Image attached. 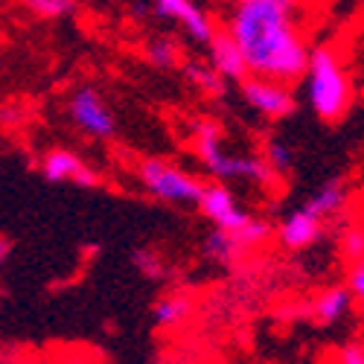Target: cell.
<instances>
[{"mask_svg": "<svg viewBox=\"0 0 364 364\" xmlns=\"http://www.w3.org/2000/svg\"><path fill=\"white\" fill-rule=\"evenodd\" d=\"M300 0H242L225 18L251 76L294 85L309 62V38L297 21Z\"/></svg>", "mask_w": 364, "mask_h": 364, "instance_id": "1", "label": "cell"}, {"mask_svg": "<svg viewBox=\"0 0 364 364\" xmlns=\"http://www.w3.org/2000/svg\"><path fill=\"white\" fill-rule=\"evenodd\" d=\"M303 94L312 114L326 126H338L355 105V85L350 68L338 47L318 44L309 50V62L303 70Z\"/></svg>", "mask_w": 364, "mask_h": 364, "instance_id": "2", "label": "cell"}, {"mask_svg": "<svg viewBox=\"0 0 364 364\" xmlns=\"http://www.w3.org/2000/svg\"><path fill=\"white\" fill-rule=\"evenodd\" d=\"M134 175L149 198L169 207H196L204 193V178L166 158H143Z\"/></svg>", "mask_w": 364, "mask_h": 364, "instance_id": "3", "label": "cell"}, {"mask_svg": "<svg viewBox=\"0 0 364 364\" xmlns=\"http://www.w3.org/2000/svg\"><path fill=\"white\" fill-rule=\"evenodd\" d=\"M68 117L79 134L90 140H114L117 137V114L102 90L94 85H79L68 97Z\"/></svg>", "mask_w": 364, "mask_h": 364, "instance_id": "4", "label": "cell"}, {"mask_svg": "<svg viewBox=\"0 0 364 364\" xmlns=\"http://www.w3.org/2000/svg\"><path fill=\"white\" fill-rule=\"evenodd\" d=\"M239 97L254 114H259L268 123H280V119L291 117L297 111V97H294V85L274 82L265 76H245L239 85Z\"/></svg>", "mask_w": 364, "mask_h": 364, "instance_id": "5", "label": "cell"}, {"mask_svg": "<svg viewBox=\"0 0 364 364\" xmlns=\"http://www.w3.org/2000/svg\"><path fill=\"white\" fill-rule=\"evenodd\" d=\"M207 175L213 181H245V184L265 190V193H277L283 178L268 166V161L259 151H248V155H236V151H222V155L204 166Z\"/></svg>", "mask_w": 364, "mask_h": 364, "instance_id": "6", "label": "cell"}, {"mask_svg": "<svg viewBox=\"0 0 364 364\" xmlns=\"http://www.w3.org/2000/svg\"><path fill=\"white\" fill-rule=\"evenodd\" d=\"M196 210L213 228L228 230V233H239L254 219L251 210H245L239 204V198L228 187V181H204V193H201Z\"/></svg>", "mask_w": 364, "mask_h": 364, "instance_id": "7", "label": "cell"}, {"mask_svg": "<svg viewBox=\"0 0 364 364\" xmlns=\"http://www.w3.org/2000/svg\"><path fill=\"white\" fill-rule=\"evenodd\" d=\"M149 12L155 18H164L175 26H181L187 41L204 47L216 36V21L198 0H149Z\"/></svg>", "mask_w": 364, "mask_h": 364, "instance_id": "8", "label": "cell"}, {"mask_svg": "<svg viewBox=\"0 0 364 364\" xmlns=\"http://www.w3.org/2000/svg\"><path fill=\"white\" fill-rule=\"evenodd\" d=\"M38 172L50 184H73V187H85V190L102 187V175L85 158H79L73 149H65V146L44 151L38 161Z\"/></svg>", "mask_w": 364, "mask_h": 364, "instance_id": "9", "label": "cell"}, {"mask_svg": "<svg viewBox=\"0 0 364 364\" xmlns=\"http://www.w3.org/2000/svg\"><path fill=\"white\" fill-rule=\"evenodd\" d=\"M326 233V222L318 219L315 213H309L306 207H294L280 219V225L274 228V239L277 245L289 254H303V251H312L318 242Z\"/></svg>", "mask_w": 364, "mask_h": 364, "instance_id": "10", "label": "cell"}, {"mask_svg": "<svg viewBox=\"0 0 364 364\" xmlns=\"http://www.w3.org/2000/svg\"><path fill=\"white\" fill-rule=\"evenodd\" d=\"M353 297H350V289L344 283H332V286H323L306 306V315L312 323L318 326H338L341 321L350 318L353 312Z\"/></svg>", "mask_w": 364, "mask_h": 364, "instance_id": "11", "label": "cell"}, {"mask_svg": "<svg viewBox=\"0 0 364 364\" xmlns=\"http://www.w3.org/2000/svg\"><path fill=\"white\" fill-rule=\"evenodd\" d=\"M204 47H207V65L213 68L222 79H228L230 85H239L242 79L248 76L245 58H242L236 41L225 33V29H216V36L210 38Z\"/></svg>", "mask_w": 364, "mask_h": 364, "instance_id": "12", "label": "cell"}, {"mask_svg": "<svg viewBox=\"0 0 364 364\" xmlns=\"http://www.w3.org/2000/svg\"><path fill=\"white\" fill-rule=\"evenodd\" d=\"M193 315H196V300L190 291H164L151 303V323L164 332L184 326Z\"/></svg>", "mask_w": 364, "mask_h": 364, "instance_id": "13", "label": "cell"}, {"mask_svg": "<svg viewBox=\"0 0 364 364\" xmlns=\"http://www.w3.org/2000/svg\"><path fill=\"white\" fill-rule=\"evenodd\" d=\"M347 201H350V181L336 175V178H326L323 184L306 201H303V207H306L309 213H315L318 219L329 222V219H336L341 210L347 207Z\"/></svg>", "mask_w": 364, "mask_h": 364, "instance_id": "14", "label": "cell"}, {"mask_svg": "<svg viewBox=\"0 0 364 364\" xmlns=\"http://www.w3.org/2000/svg\"><path fill=\"white\" fill-rule=\"evenodd\" d=\"M193 149H196L201 166L213 164L222 151L228 149V132L222 126V119H216V117H198V119H193Z\"/></svg>", "mask_w": 364, "mask_h": 364, "instance_id": "15", "label": "cell"}, {"mask_svg": "<svg viewBox=\"0 0 364 364\" xmlns=\"http://www.w3.org/2000/svg\"><path fill=\"white\" fill-rule=\"evenodd\" d=\"M181 76H184V82L187 85H193L201 97H207V100H228V94H230V82L228 79H222L213 68H210L207 62H198V58H184L181 62Z\"/></svg>", "mask_w": 364, "mask_h": 364, "instance_id": "16", "label": "cell"}, {"mask_svg": "<svg viewBox=\"0 0 364 364\" xmlns=\"http://www.w3.org/2000/svg\"><path fill=\"white\" fill-rule=\"evenodd\" d=\"M201 251L210 262H216L222 268H236L242 259L248 257L245 245L236 239V233H228V230H219V228H210V233L201 242Z\"/></svg>", "mask_w": 364, "mask_h": 364, "instance_id": "17", "label": "cell"}, {"mask_svg": "<svg viewBox=\"0 0 364 364\" xmlns=\"http://www.w3.org/2000/svg\"><path fill=\"white\" fill-rule=\"evenodd\" d=\"M143 58H146V65L155 70H178L181 62H184V41L169 33L151 36L143 47Z\"/></svg>", "mask_w": 364, "mask_h": 364, "instance_id": "18", "label": "cell"}, {"mask_svg": "<svg viewBox=\"0 0 364 364\" xmlns=\"http://www.w3.org/2000/svg\"><path fill=\"white\" fill-rule=\"evenodd\" d=\"M132 265L137 268V274H143L151 283H161L169 274V262L155 245H137L132 251Z\"/></svg>", "mask_w": 364, "mask_h": 364, "instance_id": "19", "label": "cell"}, {"mask_svg": "<svg viewBox=\"0 0 364 364\" xmlns=\"http://www.w3.org/2000/svg\"><path fill=\"white\" fill-rule=\"evenodd\" d=\"M21 6L38 21H65L79 12V0H21Z\"/></svg>", "mask_w": 364, "mask_h": 364, "instance_id": "20", "label": "cell"}, {"mask_svg": "<svg viewBox=\"0 0 364 364\" xmlns=\"http://www.w3.org/2000/svg\"><path fill=\"white\" fill-rule=\"evenodd\" d=\"M259 155L268 161V166L274 169L280 178H289V175H291V169H294V164H297L294 149H291L286 140H280V137H268Z\"/></svg>", "mask_w": 364, "mask_h": 364, "instance_id": "21", "label": "cell"}, {"mask_svg": "<svg viewBox=\"0 0 364 364\" xmlns=\"http://www.w3.org/2000/svg\"><path fill=\"white\" fill-rule=\"evenodd\" d=\"M336 251H338V259L344 265H350V262L364 257V225L361 222H350V225H344L338 230Z\"/></svg>", "mask_w": 364, "mask_h": 364, "instance_id": "22", "label": "cell"}, {"mask_svg": "<svg viewBox=\"0 0 364 364\" xmlns=\"http://www.w3.org/2000/svg\"><path fill=\"white\" fill-rule=\"evenodd\" d=\"M236 239L245 245V251L251 254V251H257V248H265L271 239H274V225L271 222H265V219H251L245 228H242L239 233H236Z\"/></svg>", "mask_w": 364, "mask_h": 364, "instance_id": "23", "label": "cell"}, {"mask_svg": "<svg viewBox=\"0 0 364 364\" xmlns=\"http://www.w3.org/2000/svg\"><path fill=\"white\" fill-rule=\"evenodd\" d=\"M344 286L350 289L353 306H358V309L364 312V257L347 265V277H344Z\"/></svg>", "mask_w": 364, "mask_h": 364, "instance_id": "24", "label": "cell"}, {"mask_svg": "<svg viewBox=\"0 0 364 364\" xmlns=\"http://www.w3.org/2000/svg\"><path fill=\"white\" fill-rule=\"evenodd\" d=\"M329 364H364V338H350L332 350Z\"/></svg>", "mask_w": 364, "mask_h": 364, "instance_id": "25", "label": "cell"}, {"mask_svg": "<svg viewBox=\"0 0 364 364\" xmlns=\"http://www.w3.org/2000/svg\"><path fill=\"white\" fill-rule=\"evenodd\" d=\"M53 364H102L97 358V353H90L85 347H76V350H65L53 358Z\"/></svg>", "mask_w": 364, "mask_h": 364, "instance_id": "26", "label": "cell"}, {"mask_svg": "<svg viewBox=\"0 0 364 364\" xmlns=\"http://www.w3.org/2000/svg\"><path fill=\"white\" fill-rule=\"evenodd\" d=\"M9 257H12V239L0 233V268L6 265V259H9Z\"/></svg>", "mask_w": 364, "mask_h": 364, "instance_id": "27", "label": "cell"}, {"mask_svg": "<svg viewBox=\"0 0 364 364\" xmlns=\"http://www.w3.org/2000/svg\"><path fill=\"white\" fill-rule=\"evenodd\" d=\"M0 364H38L33 358H0Z\"/></svg>", "mask_w": 364, "mask_h": 364, "instance_id": "28", "label": "cell"}, {"mask_svg": "<svg viewBox=\"0 0 364 364\" xmlns=\"http://www.w3.org/2000/svg\"><path fill=\"white\" fill-rule=\"evenodd\" d=\"M228 4H230V6H233V4H242V0H228Z\"/></svg>", "mask_w": 364, "mask_h": 364, "instance_id": "29", "label": "cell"}, {"mask_svg": "<svg viewBox=\"0 0 364 364\" xmlns=\"http://www.w3.org/2000/svg\"><path fill=\"white\" fill-rule=\"evenodd\" d=\"M321 364H329V361H321Z\"/></svg>", "mask_w": 364, "mask_h": 364, "instance_id": "30", "label": "cell"}]
</instances>
